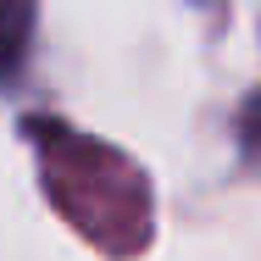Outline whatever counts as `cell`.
I'll use <instances>...</instances> for the list:
<instances>
[{
  "label": "cell",
  "mask_w": 261,
  "mask_h": 261,
  "mask_svg": "<svg viewBox=\"0 0 261 261\" xmlns=\"http://www.w3.org/2000/svg\"><path fill=\"white\" fill-rule=\"evenodd\" d=\"M245 145L261 150V100H250V111H245Z\"/></svg>",
  "instance_id": "obj_2"
},
{
  "label": "cell",
  "mask_w": 261,
  "mask_h": 261,
  "mask_svg": "<svg viewBox=\"0 0 261 261\" xmlns=\"http://www.w3.org/2000/svg\"><path fill=\"white\" fill-rule=\"evenodd\" d=\"M17 45H22V11L17 6H0V72L17 61Z\"/></svg>",
  "instance_id": "obj_1"
}]
</instances>
